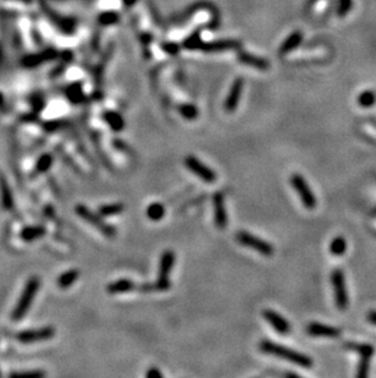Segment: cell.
Here are the masks:
<instances>
[{
    "mask_svg": "<svg viewBox=\"0 0 376 378\" xmlns=\"http://www.w3.org/2000/svg\"><path fill=\"white\" fill-rule=\"evenodd\" d=\"M179 112L185 119L194 120L198 118V109L192 104H184L179 108Z\"/></svg>",
    "mask_w": 376,
    "mask_h": 378,
    "instance_id": "24",
    "label": "cell"
},
{
    "mask_svg": "<svg viewBox=\"0 0 376 378\" xmlns=\"http://www.w3.org/2000/svg\"><path fill=\"white\" fill-rule=\"evenodd\" d=\"M241 60L243 61V63L249 64V65L256 66V68H259V69H265L266 68L265 61L261 60V59H258V58H253V56H251V55L241 56Z\"/></svg>",
    "mask_w": 376,
    "mask_h": 378,
    "instance_id": "28",
    "label": "cell"
},
{
    "mask_svg": "<svg viewBox=\"0 0 376 378\" xmlns=\"http://www.w3.org/2000/svg\"><path fill=\"white\" fill-rule=\"evenodd\" d=\"M351 0H341V14L342 12H347V10L350 9Z\"/></svg>",
    "mask_w": 376,
    "mask_h": 378,
    "instance_id": "35",
    "label": "cell"
},
{
    "mask_svg": "<svg viewBox=\"0 0 376 378\" xmlns=\"http://www.w3.org/2000/svg\"><path fill=\"white\" fill-rule=\"evenodd\" d=\"M53 154H50V153H44V154H42L41 157L38 158V160H37L36 167H34V175L43 174V173L48 172L51 168V165H53Z\"/></svg>",
    "mask_w": 376,
    "mask_h": 378,
    "instance_id": "20",
    "label": "cell"
},
{
    "mask_svg": "<svg viewBox=\"0 0 376 378\" xmlns=\"http://www.w3.org/2000/svg\"><path fill=\"white\" fill-rule=\"evenodd\" d=\"M348 348H351L352 350H355L357 353H359L360 357H364V359H370V357L374 355V348L372 345L368 344H348Z\"/></svg>",
    "mask_w": 376,
    "mask_h": 378,
    "instance_id": "23",
    "label": "cell"
},
{
    "mask_svg": "<svg viewBox=\"0 0 376 378\" xmlns=\"http://www.w3.org/2000/svg\"><path fill=\"white\" fill-rule=\"evenodd\" d=\"M207 47H204V49L207 50H221V49H229L235 47V43L232 42H219V43H212V44H205Z\"/></svg>",
    "mask_w": 376,
    "mask_h": 378,
    "instance_id": "31",
    "label": "cell"
},
{
    "mask_svg": "<svg viewBox=\"0 0 376 378\" xmlns=\"http://www.w3.org/2000/svg\"><path fill=\"white\" fill-rule=\"evenodd\" d=\"M145 377L147 378H163L164 377V375L160 372L159 369H157V367H150L149 370H148L147 372H145Z\"/></svg>",
    "mask_w": 376,
    "mask_h": 378,
    "instance_id": "33",
    "label": "cell"
},
{
    "mask_svg": "<svg viewBox=\"0 0 376 378\" xmlns=\"http://www.w3.org/2000/svg\"><path fill=\"white\" fill-rule=\"evenodd\" d=\"M263 317L271 327L274 328L275 332H278L281 335H287L291 333V325H289L288 321L281 316L280 313H278L274 310H264L263 311Z\"/></svg>",
    "mask_w": 376,
    "mask_h": 378,
    "instance_id": "11",
    "label": "cell"
},
{
    "mask_svg": "<svg viewBox=\"0 0 376 378\" xmlns=\"http://www.w3.org/2000/svg\"><path fill=\"white\" fill-rule=\"evenodd\" d=\"M259 349L261 353L268 355H273V356L280 357V359L284 360V361H288L291 364L298 365L301 367H309L313 366V360L310 359L306 355L302 354V353L296 352V350L291 349L288 347H284V345L278 344V343L270 342V340H261L259 343Z\"/></svg>",
    "mask_w": 376,
    "mask_h": 378,
    "instance_id": "1",
    "label": "cell"
},
{
    "mask_svg": "<svg viewBox=\"0 0 376 378\" xmlns=\"http://www.w3.org/2000/svg\"><path fill=\"white\" fill-rule=\"evenodd\" d=\"M2 104H4V97H2V95L0 93V107H1Z\"/></svg>",
    "mask_w": 376,
    "mask_h": 378,
    "instance_id": "37",
    "label": "cell"
},
{
    "mask_svg": "<svg viewBox=\"0 0 376 378\" xmlns=\"http://www.w3.org/2000/svg\"><path fill=\"white\" fill-rule=\"evenodd\" d=\"M125 209V206L122 203H109V204H101L98 208L99 214L101 217H113L121 214Z\"/></svg>",
    "mask_w": 376,
    "mask_h": 378,
    "instance_id": "21",
    "label": "cell"
},
{
    "mask_svg": "<svg viewBox=\"0 0 376 378\" xmlns=\"http://www.w3.org/2000/svg\"><path fill=\"white\" fill-rule=\"evenodd\" d=\"M185 167L187 168L189 172H192L195 176L199 177L207 184H212L216 181L217 175L214 170L210 167L205 165L200 159H198L194 155H187L185 158Z\"/></svg>",
    "mask_w": 376,
    "mask_h": 378,
    "instance_id": "8",
    "label": "cell"
},
{
    "mask_svg": "<svg viewBox=\"0 0 376 378\" xmlns=\"http://www.w3.org/2000/svg\"><path fill=\"white\" fill-rule=\"evenodd\" d=\"M368 320H369L370 323L376 326V311H370L369 315H368Z\"/></svg>",
    "mask_w": 376,
    "mask_h": 378,
    "instance_id": "36",
    "label": "cell"
},
{
    "mask_svg": "<svg viewBox=\"0 0 376 378\" xmlns=\"http://www.w3.org/2000/svg\"><path fill=\"white\" fill-rule=\"evenodd\" d=\"M54 335H55L54 327H43L39 329L24 330L16 335V339L24 344H32V343L46 342V340L51 339Z\"/></svg>",
    "mask_w": 376,
    "mask_h": 378,
    "instance_id": "9",
    "label": "cell"
},
{
    "mask_svg": "<svg viewBox=\"0 0 376 378\" xmlns=\"http://www.w3.org/2000/svg\"><path fill=\"white\" fill-rule=\"evenodd\" d=\"M242 88H243V81H242L241 78L235 81L234 86H232L231 91H230L229 97L225 101V110L231 113L238 107V103L242 95Z\"/></svg>",
    "mask_w": 376,
    "mask_h": 378,
    "instance_id": "14",
    "label": "cell"
},
{
    "mask_svg": "<svg viewBox=\"0 0 376 378\" xmlns=\"http://www.w3.org/2000/svg\"><path fill=\"white\" fill-rule=\"evenodd\" d=\"M175 259H176V256L172 250H165L160 256L157 281L154 283L157 291H167L171 288L170 276H171L172 268H174Z\"/></svg>",
    "mask_w": 376,
    "mask_h": 378,
    "instance_id": "3",
    "label": "cell"
},
{
    "mask_svg": "<svg viewBox=\"0 0 376 378\" xmlns=\"http://www.w3.org/2000/svg\"><path fill=\"white\" fill-rule=\"evenodd\" d=\"M292 187L294 189V191L298 194L299 199H301L302 204H303L304 208L306 209H314L316 207V197L315 195L311 191L310 186L308 185L306 180L302 176L301 174H293L289 179Z\"/></svg>",
    "mask_w": 376,
    "mask_h": 378,
    "instance_id": "6",
    "label": "cell"
},
{
    "mask_svg": "<svg viewBox=\"0 0 376 378\" xmlns=\"http://www.w3.org/2000/svg\"><path fill=\"white\" fill-rule=\"evenodd\" d=\"M331 285L333 288L335 302L338 310L345 311L348 306V293L346 285V277L340 268L333 269L331 273Z\"/></svg>",
    "mask_w": 376,
    "mask_h": 378,
    "instance_id": "7",
    "label": "cell"
},
{
    "mask_svg": "<svg viewBox=\"0 0 376 378\" xmlns=\"http://www.w3.org/2000/svg\"><path fill=\"white\" fill-rule=\"evenodd\" d=\"M50 55H53V51H47V53H43V54H37V55L26 58L24 60V63L26 64V66H36L38 65L41 61H46L47 59L50 58Z\"/></svg>",
    "mask_w": 376,
    "mask_h": 378,
    "instance_id": "25",
    "label": "cell"
},
{
    "mask_svg": "<svg viewBox=\"0 0 376 378\" xmlns=\"http://www.w3.org/2000/svg\"><path fill=\"white\" fill-rule=\"evenodd\" d=\"M306 332L309 335L313 337H338L341 334V330L336 327H331V326L323 325V323L311 322L310 325L306 327Z\"/></svg>",
    "mask_w": 376,
    "mask_h": 378,
    "instance_id": "12",
    "label": "cell"
},
{
    "mask_svg": "<svg viewBox=\"0 0 376 378\" xmlns=\"http://www.w3.org/2000/svg\"><path fill=\"white\" fill-rule=\"evenodd\" d=\"M236 240L237 243L241 244L242 246L252 249V250L257 251L264 257H271L275 253L274 246L271 245L270 243H268V241L264 240V239L253 235V234L248 233V231L246 230H239L238 233L236 234Z\"/></svg>",
    "mask_w": 376,
    "mask_h": 378,
    "instance_id": "5",
    "label": "cell"
},
{
    "mask_svg": "<svg viewBox=\"0 0 376 378\" xmlns=\"http://www.w3.org/2000/svg\"><path fill=\"white\" fill-rule=\"evenodd\" d=\"M125 1H126V4H127V5H131V4H133V2H135L136 0H125Z\"/></svg>",
    "mask_w": 376,
    "mask_h": 378,
    "instance_id": "38",
    "label": "cell"
},
{
    "mask_svg": "<svg viewBox=\"0 0 376 378\" xmlns=\"http://www.w3.org/2000/svg\"><path fill=\"white\" fill-rule=\"evenodd\" d=\"M347 250V241L342 236H336L330 244V252L333 256H342Z\"/></svg>",
    "mask_w": 376,
    "mask_h": 378,
    "instance_id": "22",
    "label": "cell"
},
{
    "mask_svg": "<svg viewBox=\"0 0 376 378\" xmlns=\"http://www.w3.org/2000/svg\"><path fill=\"white\" fill-rule=\"evenodd\" d=\"M106 291L111 295H116V294H126L131 293V291H138V285L131 279H118V280L113 281L106 286Z\"/></svg>",
    "mask_w": 376,
    "mask_h": 378,
    "instance_id": "13",
    "label": "cell"
},
{
    "mask_svg": "<svg viewBox=\"0 0 376 378\" xmlns=\"http://www.w3.org/2000/svg\"><path fill=\"white\" fill-rule=\"evenodd\" d=\"M75 211L78 217H81L83 221H86L88 224H91V226H93L94 228L98 229V230L100 231L104 236H106V238H114V236L116 235L115 227L106 223L100 214L91 211V209L88 208L87 206H85V204H77Z\"/></svg>",
    "mask_w": 376,
    "mask_h": 378,
    "instance_id": "4",
    "label": "cell"
},
{
    "mask_svg": "<svg viewBox=\"0 0 376 378\" xmlns=\"http://www.w3.org/2000/svg\"><path fill=\"white\" fill-rule=\"evenodd\" d=\"M68 97L71 102L80 103L81 100H82V92H81V88L78 87V86H72V87H70L68 91Z\"/></svg>",
    "mask_w": 376,
    "mask_h": 378,
    "instance_id": "29",
    "label": "cell"
},
{
    "mask_svg": "<svg viewBox=\"0 0 376 378\" xmlns=\"http://www.w3.org/2000/svg\"><path fill=\"white\" fill-rule=\"evenodd\" d=\"M47 131H55L61 127V122H49L44 125Z\"/></svg>",
    "mask_w": 376,
    "mask_h": 378,
    "instance_id": "34",
    "label": "cell"
},
{
    "mask_svg": "<svg viewBox=\"0 0 376 378\" xmlns=\"http://www.w3.org/2000/svg\"><path fill=\"white\" fill-rule=\"evenodd\" d=\"M78 277H80V272H78L77 269H70V271L65 272V273H63L61 276H59L56 284H58L59 288L68 289L76 283Z\"/></svg>",
    "mask_w": 376,
    "mask_h": 378,
    "instance_id": "18",
    "label": "cell"
},
{
    "mask_svg": "<svg viewBox=\"0 0 376 378\" xmlns=\"http://www.w3.org/2000/svg\"><path fill=\"white\" fill-rule=\"evenodd\" d=\"M39 286H41V280H39L38 277H32V278L28 279L19 301H17L16 306H15V310L12 311V321L17 322V321L22 320L26 316L32 302H33L34 298H36L37 293H38Z\"/></svg>",
    "mask_w": 376,
    "mask_h": 378,
    "instance_id": "2",
    "label": "cell"
},
{
    "mask_svg": "<svg viewBox=\"0 0 376 378\" xmlns=\"http://www.w3.org/2000/svg\"><path fill=\"white\" fill-rule=\"evenodd\" d=\"M47 229L42 226H34V227H26L20 233V238L26 243H31V241L37 240V239L42 238L46 235Z\"/></svg>",
    "mask_w": 376,
    "mask_h": 378,
    "instance_id": "16",
    "label": "cell"
},
{
    "mask_svg": "<svg viewBox=\"0 0 376 378\" xmlns=\"http://www.w3.org/2000/svg\"><path fill=\"white\" fill-rule=\"evenodd\" d=\"M116 20H118V16H116L115 14H104V15H101L100 19H99V21H100L103 25H109V24H113V22H115Z\"/></svg>",
    "mask_w": 376,
    "mask_h": 378,
    "instance_id": "32",
    "label": "cell"
},
{
    "mask_svg": "<svg viewBox=\"0 0 376 378\" xmlns=\"http://www.w3.org/2000/svg\"><path fill=\"white\" fill-rule=\"evenodd\" d=\"M165 213H166L165 206L163 203H159V202H154V203L149 204L147 209H145V214H147V217L152 222L162 221L165 217Z\"/></svg>",
    "mask_w": 376,
    "mask_h": 378,
    "instance_id": "19",
    "label": "cell"
},
{
    "mask_svg": "<svg viewBox=\"0 0 376 378\" xmlns=\"http://www.w3.org/2000/svg\"><path fill=\"white\" fill-rule=\"evenodd\" d=\"M212 208H214V223L219 229H225L229 224L226 207H225V197L221 191H216L212 195Z\"/></svg>",
    "mask_w": 376,
    "mask_h": 378,
    "instance_id": "10",
    "label": "cell"
},
{
    "mask_svg": "<svg viewBox=\"0 0 376 378\" xmlns=\"http://www.w3.org/2000/svg\"><path fill=\"white\" fill-rule=\"evenodd\" d=\"M103 119L105 120L106 124L110 126L111 130L116 131V132L123 130V127H125V122H123V118L115 112L106 110V112H104V114H103Z\"/></svg>",
    "mask_w": 376,
    "mask_h": 378,
    "instance_id": "17",
    "label": "cell"
},
{
    "mask_svg": "<svg viewBox=\"0 0 376 378\" xmlns=\"http://www.w3.org/2000/svg\"><path fill=\"white\" fill-rule=\"evenodd\" d=\"M0 201L1 207L6 211L14 208V196L4 175H0Z\"/></svg>",
    "mask_w": 376,
    "mask_h": 378,
    "instance_id": "15",
    "label": "cell"
},
{
    "mask_svg": "<svg viewBox=\"0 0 376 378\" xmlns=\"http://www.w3.org/2000/svg\"><path fill=\"white\" fill-rule=\"evenodd\" d=\"M46 372L43 371H28V372H14L10 375V377L14 378H36V377H44Z\"/></svg>",
    "mask_w": 376,
    "mask_h": 378,
    "instance_id": "30",
    "label": "cell"
},
{
    "mask_svg": "<svg viewBox=\"0 0 376 378\" xmlns=\"http://www.w3.org/2000/svg\"><path fill=\"white\" fill-rule=\"evenodd\" d=\"M301 39H302V34L299 33V32H294V33L292 34V36L289 37V38L283 43V46H282V48H281V53H284V51H289L291 49H293L294 47L298 46L299 42H301Z\"/></svg>",
    "mask_w": 376,
    "mask_h": 378,
    "instance_id": "26",
    "label": "cell"
},
{
    "mask_svg": "<svg viewBox=\"0 0 376 378\" xmlns=\"http://www.w3.org/2000/svg\"><path fill=\"white\" fill-rule=\"evenodd\" d=\"M375 101H376L375 93L370 92V91L363 92L362 95L359 96V98H358V103H359V105L364 108L373 107V105L375 104Z\"/></svg>",
    "mask_w": 376,
    "mask_h": 378,
    "instance_id": "27",
    "label": "cell"
}]
</instances>
